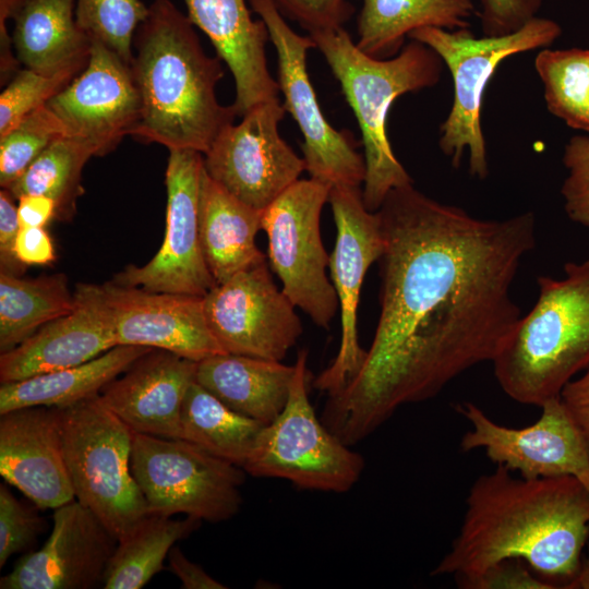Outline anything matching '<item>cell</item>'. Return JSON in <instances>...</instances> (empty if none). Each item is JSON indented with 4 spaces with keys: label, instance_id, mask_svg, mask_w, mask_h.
<instances>
[{
    "label": "cell",
    "instance_id": "cell-1",
    "mask_svg": "<svg viewBox=\"0 0 589 589\" xmlns=\"http://www.w3.org/2000/svg\"><path fill=\"white\" fill-rule=\"evenodd\" d=\"M384 236L380 316L365 359L321 420L352 446L400 406L436 396L492 362L521 316L510 289L536 247V217L481 219L412 183L376 211Z\"/></svg>",
    "mask_w": 589,
    "mask_h": 589
},
{
    "label": "cell",
    "instance_id": "cell-2",
    "mask_svg": "<svg viewBox=\"0 0 589 589\" xmlns=\"http://www.w3.org/2000/svg\"><path fill=\"white\" fill-rule=\"evenodd\" d=\"M589 491L570 476L526 479L496 465L474 480L458 533L431 576L472 578L520 560L554 588H581Z\"/></svg>",
    "mask_w": 589,
    "mask_h": 589
},
{
    "label": "cell",
    "instance_id": "cell-3",
    "mask_svg": "<svg viewBox=\"0 0 589 589\" xmlns=\"http://www.w3.org/2000/svg\"><path fill=\"white\" fill-rule=\"evenodd\" d=\"M148 7L133 40L131 68L141 96L133 136L205 154L237 117L233 106H223L216 96L221 60L206 55L195 26L170 0Z\"/></svg>",
    "mask_w": 589,
    "mask_h": 589
},
{
    "label": "cell",
    "instance_id": "cell-4",
    "mask_svg": "<svg viewBox=\"0 0 589 589\" xmlns=\"http://www.w3.org/2000/svg\"><path fill=\"white\" fill-rule=\"evenodd\" d=\"M308 35L358 121L365 161L362 201L366 209L376 212L390 190L413 183L387 136L390 107L404 94L436 85L443 61L429 46L413 39L395 57L377 59L363 52L344 27Z\"/></svg>",
    "mask_w": 589,
    "mask_h": 589
},
{
    "label": "cell",
    "instance_id": "cell-5",
    "mask_svg": "<svg viewBox=\"0 0 589 589\" xmlns=\"http://www.w3.org/2000/svg\"><path fill=\"white\" fill-rule=\"evenodd\" d=\"M538 299L492 361L513 400L541 407L589 366V260L564 265L563 278L539 276Z\"/></svg>",
    "mask_w": 589,
    "mask_h": 589
},
{
    "label": "cell",
    "instance_id": "cell-6",
    "mask_svg": "<svg viewBox=\"0 0 589 589\" xmlns=\"http://www.w3.org/2000/svg\"><path fill=\"white\" fill-rule=\"evenodd\" d=\"M561 34L557 22L536 16L519 31L503 36L477 38L468 28L448 31L438 27H422L408 35L409 39L433 49L453 77V105L440 127L438 146L455 168L459 167L467 151L470 175L481 180L489 176L481 109L491 77L507 58L546 48Z\"/></svg>",
    "mask_w": 589,
    "mask_h": 589
},
{
    "label": "cell",
    "instance_id": "cell-7",
    "mask_svg": "<svg viewBox=\"0 0 589 589\" xmlns=\"http://www.w3.org/2000/svg\"><path fill=\"white\" fill-rule=\"evenodd\" d=\"M57 410L75 500L125 538L151 514L131 470L134 432L99 394Z\"/></svg>",
    "mask_w": 589,
    "mask_h": 589
},
{
    "label": "cell",
    "instance_id": "cell-8",
    "mask_svg": "<svg viewBox=\"0 0 589 589\" xmlns=\"http://www.w3.org/2000/svg\"><path fill=\"white\" fill-rule=\"evenodd\" d=\"M306 360V350H300L288 401L260 431L243 470L302 490L344 493L360 479L364 459L316 416L308 395Z\"/></svg>",
    "mask_w": 589,
    "mask_h": 589
},
{
    "label": "cell",
    "instance_id": "cell-9",
    "mask_svg": "<svg viewBox=\"0 0 589 589\" xmlns=\"http://www.w3.org/2000/svg\"><path fill=\"white\" fill-rule=\"evenodd\" d=\"M131 470L149 513L215 524L241 507L243 468L185 440L134 433Z\"/></svg>",
    "mask_w": 589,
    "mask_h": 589
},
{
    "label": "cell",
    "instance_id": "cell-10",
    "mask_svg": "<svg viewBox=\"0 0 589 589\" xmlns=\"http://www.w3.org/2000/svg\"><path fill=\"white\" fill-rule=\"evenodd\" d=\"M330 187L299 179L262 212L268 263L281 290L320 327L329 328L338 298L327 276L329 255L321 236V213Z\"/></svg>",
    "mask_w": 589,
    "mask_h": 589
},
{
    "label": "cell",
    "instance_id": "cell-11",
    "mask_svg": "<svg viewBox=\"0 0 589 589\" xmlns=\"http://www.w3.org/2000/svg\"><path fill=\"white\" fill-rule=\"evenodd\" d=\"M265 23L277 53L278 85L283 107L298 124L305 170L310 178L328 187L361 188L365 161L348 131H338L326 120L306 70V55L315 48L313 39L296 33L274 0H248Z\"/></svg>",
    "mask_w": 589,
    "mask_h": 589
},
{
    "label": "cell",
    "instance_id": "cell-12",
    "mask_svg": "<svg viewBox=\"0 0 589 589\" xmlns=\"http://www.w3.org/2000/svg\"><path fill=\"white\" fill-rule=\"evenodd\" d=\"M531 425L510 428L493 421L466 401L456 411L471 425L460 441L462 452L482 449L496 465L526 479L570 476L589 491V443L560 396L545 401Z\"/></svg>",
    "mask_w": 589,
    "mask_h": 589
},
{
    "label": "cell",
    "instance_id": "cell-13",
    "mask_svg": "<svg viewBox=\"0 0 589 589\" xmlns=\"http://www.w3.org/2000/svg\"><path fill=\"white\" fill-rule=\"evenodd\" d=\"M279 99L263 103L225 127L203 154L206 173L238 200L263 212L305 170L280 136L285 116Z\"/></svg>",
    "mask_w": 589,
    "mask_h": 589
},
{
    "label": "cell",
    "instance_id": "cell-14",
    "mask_svg": "<svg viewBox=\"0 0 589 589\" xmlns=\"http://www.w3.org/2000/svg\"><path fill=\"white\" fill-rule=\"evenodd\" d=\"M203 154L170 149L166 169V229L158 252L142 266L128 265L111 281L157 292L204 297L215 285L200 236Z\"/></svg>",
    "mask_w": 589,
    "mask_h": 589
},
{
    "label": "cell",
    "instance_id": "cell-15",
    "mask_svg": "<svg viewBox=\"0 0 589 589\" xmlns=\"http://www.w3.org/2000/svg\"><path fill=\"white\" fill-rule=\"evenodd\" d=\"M336 240L329 255V272L341 320V339L336 358L313 381V386L333 396L359 372L366 350L358 340V305L364 277L384 252V236L377 212L363 204L361 188L333 187L329 191Z\"/></svg>",
    "mask_w": 589,
    "mask_h": 589
},
{
    "label": "cell",
    "instance_id": "cell-16",
    "mask_svg": "<svg viewBox=\"0 0 589 589\" xmlns=\"http://www.w3.org/2000/svg\"><path fill=\"white\" fill-rule=\"evenodd\" d=\"M203 301L209 328L227 353L281 361L303 332L266 261L216 284Z\"/></svg>",
    "mask_w": 589,
    "mask_h": 589
},
{
    "label": "cell",
    "instance_id": "cell-17",
    "mask_svg": "<svg viewBox=\"0 0 589 589\" xmlns=\"http://www.w3.org/2000/svg\"><path fill=\"white\" fill-rule=\"evenodd\" d=\"M47 106L61 121L65 136L88 143L97 156L111 152L141 119V96L131 64L91 39L85 68Z\"/></svg>",
    "mask_w": 589,
    "mask_h": 589
},
{
    "label": "cell",
    "instance_id": "cell-18",
    "mask_svg": "<svg viewBox=\"0 0 589 589\" xmlns=\"http://www.w3.org/2000/svg\"><path fill=\"white\" fill-rule=\"evenodd\" d=\"M49 538L0 579L1 589H91L103 586L118 539L77 500L57 508Z\"/></svg>",
    "mask_w": 589,
    "mask_h": 589
},
{
    "label": "cell",
    "instance_id": "cell-19",
    "mask_svg": "<svg viewBox=\"0 0 589 589\" xmlns=\"http://www.w3.org/2000/svg\"><path fill=\"white\" fill-rule=\"evenodd\" d=\"M117 345L161 349L200 362L227 353L212 333L201 296L101 285Z\"/></svg>",
    "mask_w": 589,
    "mask_h": 589
},
{
    "label": "cell",
    "instance_id": "cell-20",
    "mask_svg": "<svg viewBox=\"0 0 589 589\" xmlns=\"http://www.w3.org/2000/svg\"><path fill=\"white\" fill-rule=\"evenodd\" d=\"M73 300L69 313L1 353V383L80 365L118 346L103 286L77 284Z\"/></svg>",
    "mask_w": 589,
    "mask_h": 589
},
{
    "label": "cell",
    "instance_id": "cell-21",
    "mask_svg": "<svg viewBox=\"0 0 589 589\" xmlns=\"http://www.w3.org/2000/svg\"><path fill=\"white\" fill-rule=\"evenodd\" d=\"M0 474L38 508L75 498L57 408L24 407L0 414Z\"/></svg>",
    "mask_w": 589,
    "mask_h": 589
},
{
    "label": "cell",
    "instance_id": "cell-22",
    "mask_svg": "<svg viewBox=\"0 0 589 589\" xmlns=\"http://www.w3.org/2000/svg\"><path fill=\"white\" fill-rule=\"evenodd\" d=\"M197 362L152 349L99 393L101 402L134 433L181 438V411Z\"/></svg>",
    "mask_w": 589,
    "mask_h": 589
},
{
    "label": "cell",
    "instance_id": "cell-23",
    "mask_svg": "<svg viewBox=\"0 0 589 589\" xmlns=\"http://www.w3.org/2000/svg\"><path fill=\"white\" fill-rule=\"evenodd\" d=\"M187 15L213 44L236 85L233 108L239 117L254 107L279 99L265 53L269 35L265 23L254 20L248 0H183Z\"/></svg>",
    "mask_w": 589,
    "mask_h": 589
},
{
    "label": "cell",
    "instance_id": "cell-24",
    "mask_svg": "<svg viewBox=\"0 0 589 589\" xmlns=\"http://www.w3.org/2000/svg\"><path fill=\"white\" fill-rule=\"evenodd\" d=\"M11 20L12 45L23 68L45 75H77L91 39L75 20L74 0H21Z\"/></svg>",
    "mask_w": 589,
    "mask_h": 589
},
{
    "label": "cell",
    "instance_id": "cell-25",
    "mask_svg": "<svg viewBox=\"0 0 589 589\" xmlns=\"http://www.w3.org/2000/svg\"><path fill=\"white\" fill-rule=\"evenodd\" d=\"M294 371L281 361L220 353L197 362L195 381L232 410L268 424L288 401Z\"/></svg>",
    "mask_w": 589,
    "mask_h": 589
},
{
    "label": "cell",
    "instance_id": "cell-26",
    "mask_svg": "<svg viewBox=\"0 0 589 589\" xmlns=\"http://www.w3.org/2000/svg\"><path fill=\"white\" fill-rule=\"evenodd\" d=\"M262 212L230 194L203 170L200 189V236L216 284L266 261L256 245Z\"/></svg>",
    "mask_w": 589,
    "mask_h": 589
},
{
    "label": "cell",
    "instance_id": "cell-27",
    "mask_svg": "<svg viewBox=\"0 0 589 589\" xmlns=\"http://www.w3.org/2000/svg\"><path fill=\"white\" fill-rule=\"evenodd\" d=\"M153 348L118 345L83 364L1 383L0 414L24 407L63 408L98 395Z\"/></svg>",
    "mask_w": 589,
    "mask_h": 589
},
{
    "label": "cell",
    "instance_id": "cell-28",
    "mask_svg": "<svg viewBox=\"0 0 589 589\" xmlns=\"http://www.w3.org/2000/svg\"><path fill=\"white\" fill-rule=\"evenodd\" d=\"M357 46L377 59L399 53L406 37L422 27L468 28L472 0H361Z\"/></svg>",
    "mask_w": 589,
    "mask_h": 589
},
{
    "label": "cell",
    "instance_id": "cell-29",
    "mask_svg": "<svg viewBox=\"0 0 589 589\" xmlns=\"http://www.w3.org/2000/svg\"><path fill=\"white\" fill-rule=\"evenodd\" d=\"M73 305L64 274L26 278L0 272V352L15 348Z\"/></svg>",
    "mask_w": 589,
    "mask_h": 589
},
{
    "label": "cell",
    "instance_id": "cell-30",
    "mask_svg": "<svg viewBox=\"0 0 589 589\" xmlns=\"http://www.w3.org/2000/svg\"><path fill=\"white\" fill-rule=\"evenodd\" d=\"M264 425L232 410L196 381L185 395L181 438L241 468Z\"/></svg>",
    "mask_w": 589,
    "mask_h": 589
},
{
    "label": "cell",
    "instance_id": "cell-31",
    "mask_svg": "<svg viewBox=\"0 0 589 589\" xmlns=\"http://www.w3.org/2000/svg\"><path fill=\"white\" fill-rule=\"evenodd\" d=\"M202 520L187 516L172 519L151 513L125 538L118 541L107 565L103 588L140 589L164 568L177 541L195 531Z\"/></svg>",
    "mask_w": 589,
    "mask_h": 589
},
{
    "label": "cell",
    "instance_id": "cell-32",
    "mask_svg": "<svg viewBox=\"0 0 589 589\" xmlns=\"http://www.w3.org/2000/svg\"><path fill=\"white\" fill-rule=\"evenodd\" d=\"M97 156L88 143L70 136L55 140L7 190L16 200L26 194L46 195L57 206L56 218L68 220L83 194L82 172L87 160Z\"/></svg>",
    "mask_w": 589,
    "mask_h": 589
},
{
    "label": "cell",
    "instance_id": "cell-33",
    "mask_svg": "<svg viewBox=\"0 0 589 589\" xmlns=\"http://www.w3.org/2000/svg\"><path fill=\"white\" fill-rule=\"evenodd\" d=\"M534 68L548 111L567 127L589 132V49L542 48Z\"/></svg>",
    "mask_w": 589,
    "mask_h": 589
},
{
    "label": "cell",
    "instance_id": "cell-34",
    "mask_svg": "<svg viewBox=\"0 0 589 589\" xmlns=\"http://www.w3.org/2000/svg\"><path fill=\"white\" fill-rule=\"evenodd\" d=\"M75 20L89 39L98 40L132 63L133 40L149 7L142 0H74Z\"/></svg>",
    "mask_w": 589,
    "mask_h": 589
},
{
    "label": "cell",
    "instance_id": "cell-35",
    "mask_svg": "<svg viewBox=\"0 0 589 589\" xmlns=\"http://www.w3.org/2000/svg\"><path fill=\"white\" fill-rule=\"evenodd\" d=\"M65 136L59 118L46 105L0 137V185L8 189L57 139Z\"/></svg>",
    "mask_w": 589,
    "mask_h": 589
},
{
    "label": "cell",
    "instance_id": "cell-36",
    "mask_svg": "<svg viewBox=\"0 0 589 589\" xmlns=\"http://www.w3.org/2000/svg\"><path fill=\"white\" fill-rule=\"evenodd\" d=\"M75 75H45L23 68L0 95V137L27 116L47 105Z\"/></svg>",
    "mask_w": 589,
    "mask_h": 589
},
{
    "label": "cell",
    "instance_id": "cell-37",
    "mask_svg": "<svg viewBox=\"0 0 589 589\" xmlns=\"http://www.w3.org/2000/svg\"><path fill=\"white\" fill-rule=\"evenodd\" d=\"M43 519L0 485V567L16 553L31 552L43 531Z\"/></svg>",
    "mask_w": 589,
    "mask_h": 589
},
{
    "label": "cell",
    "instance_id": "cell-38",
    "mask_svg": "<svg viewBox=\"0 0 589 589\" xmlns=\"http://www.w3.org/2000/svg\"><path fill=\"white\" fill-rule=\"evenodd\" d=\"M563 164L568 171L561 188L565 212L589 230V136L575 135L567 142Z\"/></svg>",
    "mask_w": 589,
    "mask_h": 589
},
{
    "label": "cell",
    "instance_id": "cell-39",
    "mask_svg": "<svg viewBox=\"0 0 589 589\" xmlns=\"http://www.w3.org/2000/svg\"><path fill=\"white\" fill-rule=\"evenodd\" d=\"M281 14L308 34L344 27L354 8L347 0H274Z\"/></svg>",
    "mask_w": 589,
    "mask_h": 589
},
{
    "label": "cell",
    "instance_id": "cell-40",
    "mask_svg": "<svg viewBox=\"0 0 589 589\" xmlns=\"http://www.w3.org/2000/svg\"><path fill=\"white\" fill-rule=\"evenodd\" d=\"M544 0H480L478 16L484 36H503L519 31L534 19Z\"/></svg>",
    "mask_w": 589,
    "mask_h": 589
},
{
    "label": "cell",
    "instance_id": "cell-41",
    "mask_svg": "<svg viewBox=\"0 0 589 589\" xmlns=\"http://www.w3.org/2000/svg\"><path fill=\"white\" fill-rule=\"evenodd\" d=\"M461 589H552L520 560L502 561L483 573L456 582Z\"/></svg>",
    "mask_w": 589,
    "mask_h": 589
},
{
    "label": "cell",
    "instance_id": "cell-42",
    "mask_svg": "<svg viewBox=\"0 0 589 589\" xmlns=\"http://www.w3.org/2000/svg\"><path fill=\"white\" fill-rule=\"evenodd\" d=\"M15 197L7 190L0 191V272L21 275L26 267L15 256L14 244L21 229Z\"/></svg>",
    "mask_w": 589,
    "mask_h": 589
},
{
    "label": "cell",
    "instance_id": "cell-43",
    "mask_svg": "<svg viewBox=\"0 0 589 589\" xmlns=\"http://www.w3.org/2000/svg\"><path fill=\"white\" fill-rule=\"evenodd\" d=\"M14 253L25 266L48 265L56 260L55 247L45 227H21Z\"/></svg>",
    "mask_w": 589,
    "mask_h": 589
},
{
    "label": "cell",
    "instance_id": "cell-44",
    "mask_svg": "<svg viewBox=\"0 0 589 589\" xmlns=\"http://www.w3.org/2000/svg\"><path fill=\"white\" fill-rule=\"evenodd\" d=\"M560 398L589 443V366L564 386Z\"/></svg>",
    "mask_w": 589,
    "mask_h": 589
},
{
    "label": "cell",
    "instance_id": "cell-45",
    "mask_svg": "<svg viewBox=\"0 0 589 589\" xmlns=\"http://www.w3.org/2000/svg\"><path fill=\"white\" fill-rule=\"evenodd\" d=\"M167 558L169 568L181 581L182 589L228 588L208 575L199 564L187 558L183 552L177 546H172Z\"/></svg>",
    "mask_w": 589,
    "mask_h": 589
},
{
    "label": "cell",
    "instance_id": "cell-46",
    "mask_svg": "<svg viewBox=\"0 0 589 589\" xmlns=\"http://www.w3.org/2000/svg\"><path fill=\"white\" fill-rule=\"evenodd\" d=\"M16 201L22 227H45L57 216L55 201L46 195L26 194Z\"/></svg>",
    "mask_w": 589,
    "mask_h": 589
},
{
    "label": "cell",
    "instance_id": "cell-47",
    "mask_svg": "<svg viewBox=\"0 0 589 589\" xmlns=\"http://www.w3.org/2000/svg\"><path fill=\"white\" fill-rule=\"evenodd\" d=\"M21 0H0V47H1V82L15 74L19 61L13 57V45L11 34L8 32L7 22L11 20L12 14Z\"/></svg>",
    "mask_w": 589,
    "mask_h": 589
}]
</instances>
